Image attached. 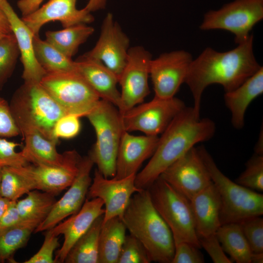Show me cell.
Returning a JSON list of instances; mask_svg holds the SVG:
<instances>
[{
	"label": "cell",
	"mask_w": 263,
	"mask_h": 263,
	"mask_svg": "<svg viewBox=\"0 0 263 263\" xmlns=\"http://www.w3.org/2000/svg\"><path fill=\"white\" fill-rule=\"evenodd\" d=\"M253 36L227 52H219L207 48L188 69L185 83L192 93L195 113L200 115L201 101L204 90L212 84L221 85L225 92L241 85L261 67L253 51Z\"/></svg>",
	"instance_id": "6da1fadb"
},
{
	"label": "cell",
	"mask_w": 263,
	"mask_h": 263,
	"mask_svg": "<svg viewBox=\"0 0 263 263\" xmlns=\"http://www.w3.org/2000/svg\"><path fill=\"white\" fill-rule=\"evenodd\" d=\"M215 129L212 120L201 119L193 107H185L161 133L150 159L136 174V187L148 189L166 169L195 145L210 139Z\"/></svg>",
	"instance_id": "7a4b0ae2"
},
{
	"label": "cell",
	"mask_w": 263,
	"mask_h": 263,
	"mask_svg": "<svg viewBox=\"0 0 263 263\" xmlns=\"http://www.w3.org/2000/svg\"><path fill=\"white\" fill-rule=\"evenodd\" d=\"M121 219L130 234L143 245L151 262L171 263L175 250L173 236L154 207L148 189L132 195Z\"/></svg>",
	"instance_id": "3957f363"
},
{
	"label": "cell",
	"mask_w": 263,
	"mask_h": 263,
	"mask_svg": "<svg viewBox=\"0 0 263 263\" xmlns=\"http://www.w3.org/2000/svg\"><path fill=\"white\" fill-rule=\"evenodd\" d=\"M9 106L20 134L35 131L58 142L53 136L54 126L69 113L39 82H24L14 93Z\"/></svg>",
	"instance_id": "277c9868"
},
{
	"label": "cell",
	"mask_w": 263,
	"mask_h": 263,
	"mask_svg": "<svg viewBox=\"0 0 263 263\" xmlns=\"http://www.w3.org/2000/svg\"><path fill=\"white\" fill-rule=\"evenodd\" d=\"M197 149L220 197L221 225L262 215L263 195L231 181L219 169L203 146Z\"/></svg>",
	"instance_id": "5b68a950"
},
{
	"label": "cell",
	"mask_w": 263,
	"mask_h": 263,
	"mask_svg": "<svg viewBox=\"0 0 263 263\" xmlns=\"http://www.w3.org/2000/svg\"><path fill=\"white\" fill-rule=\"evenodd\" d=\"M94 127L96 141L89 156L105 177H114L121 138L125 132L121 115L113 104L100 99L86 116Z\"/></svg>",
	"instance_id": "8992f818"
},
{
	"label": "cell",
	"mask_w": 263,
	"mask_h": 263,
	"mask_svg": "<svg viewBox=\"0 0 263 263\" xmlns=\"http://www.w3.org/2000/svg\"><path fill=\"white\" fill-rule=\"evenodd\" d=\"M147 189L154 207L170 228L174 244L186 242L201 248L189 200L160 177Z\"/></svg>",
	"instance_id": "52a82bcc"
},
{
	"label": "cell",
	"mask_w": 263,
	"mask_h": 263,
	"mask_svg": "<svg viewBox=\"0 0 263 263\" xmlns=\"http://www.w3.org/2000/svg\"><path fill=\"white\" fill-rule=\"evenodd\" d=\"M40 84L69 114L86 116L100 98L77 71L46 73Z\"/></svg>",
	"instance_id": "ba28073f"
},
{
	"label": "cell",
	"mask_w": 263,
	"mask_h": 263,
	"mask_svg": "<svg viewBox=\"0 0 263 263\" xmlns=\"http://www.w3.org/2000/svg\"><path fill=\"white\" fill-rule=\"evenodd\" d=\"M263 19V0H235L206 13L200 28L228 31L235 35V42L239 44L248 39L249 32Z\"/></svg>",
	"instance_id": "9c48e42d"
},
{
	"label": "cell",
	"mask_w": 263,
	"mask_h": 263,
	"mask_svg": "<svg viewBox=\"0 0 263 263\" xmlns=\"http://www.w3.org/2000/svg\"><path fill=\"white\" fill-rule=\"evenodd\" d=\"M185 107L184 102L175 96L163 98L154 96L150 101L140 103L121 114L124 130L158 136Z\"/></svg>",
	"instance_id": "30bf717a"
},
{
	"label": "cell",
	"mask_w": 263,
	"mask_h": 263,
	"mask_svg": "<svg viewBox=\"0 0 263 263\" xmlns=\"http://www.w3.org/2000/svg\"><path fill=\"white\" fill-rule=\"evenodd\" d=\"M150 53L141 46L130 48L124 67L118 78L121 87V114L142 103L150 94L148 79Z\"/></svg>",
	"instance_id": "8fae6325"
},
{
	"label": "cell",
	"mask_w": 263,
	"mask_h": 263,
	"mask_svg": "<svg viewBox=\"0 0 263 263\" xmlns=\"http://www.w3.org/2000/svg\"><path fill=\"white\" fill-rule=\"evenodd\" d=\"M65 153V160L61 165L28 164L13 168L31 183L34 189L56 195L72 184L82 158L75 150Z\"/></svg>",
	"instance_id": "7c38bea8"
},
{
	"label": "cell",
	"mask_w": 263,
	"mask_h": 263,
	"mask_svg": "<svg viewBox=\"0 0 263 263\" xmlns=\"http://www.w3.org/2000/svg\"><path fill=\"white\" fill-rule=\"evenodd\" d=\"M159 177L189 200L212 182L195 147L169 166Z\"/></svg>",
	"instance_id": "4fadbf2b"
},
{
	"label": "cell",
	"mask_w": 263,
	"mask_h": 263,
	"mask_svg": "<svg viewBox=\"0 0 263 263\" xmlns=\"http://www.w3.org/2000/svg\"><path fill=\"white\" fill-rule=\"evenodd\" d=\"M192 60L191 55L184 50L163 53L155 59L152 58L150 76L154 96L163 98L174 97L185 81Z\"/></svg>",
	"instance_id": "5bb4252c"
},
{
	"label": "cell",
	"mask_w": 263,
	"mask_h": 263,
	"mask_svg": "<svg viewBox=\"0 0 263 263\" xmlns=\"http://www.w3.org/2000/svg\"><path fill=\"white\" fill-rule=\"evenodd\" d=\"M130 39L112 14L107 13L94 46L82 56L101 61L119 78L125 65Z\"/></svg>",
	"instance_id": "9a60e30c"
},
{
	"label": "cell",
	"mask_w": 263,
	"mask_h": 263,
	"mask_svg": "<svg viewBox=\"0 0 263 263\" xmlns=\"http://www.w3.org/2000/svg\"><path fill=\"white\" fill-rule=\"evenodd\" d=\"M136 174L121 179L107 178L95 169L87 196L88 199L99 198L103 201L105 208L102 223L114 217L121 218L132 195L142 190L135 186Z\"/></svg>",
	"instance_id": "2e32d148"
},
{
	"label": "cell",
	"mask_w": 263,
	"mask_h": 263,
	"mask_svg": "<svg viewBox=\"0 0 263 263\" xmlns=\"http://www.w3.org/2000/svg\"><path fill=\"white\" fill-rule=\"evenodd\" d=\"M94 165L89 155L81 158L74 181L61 198L56 200L49 214L36 227L35 233L47 231L79 210L92 183L90 173Z\"/></svg>",
	"instance_id": "e0dca14e"
},
{
	"label": "cell",
	"mask_w": 263,
	"mask_h": 263,
	"mask_svg": "<svg viewBox=\"0 0 263 263\" xmlns=\"http://www.w3.org/2000/svg\"><path fill=\"white\" fill-rule=\"evenodd\" d=\"M103 207L104 203L101 199L87 198L77 212L48 230L57 236L62 235L64 237L63 244L55 254V263L64 262L75 243L87 231L98 217L104 214Z\"/></svg>",
	"instance_id": "ac0fdd59"
},
{
	"label": "cell",
	"mask_w": 263,
	"mask_h": 263,
	"mask_svg": "<svg viewBox=\"0 0 263 263\" xmlns=\"http://www.w3.org/2000/svg\"><path fill=\"white\" fill-rule=\"evenodd\" d=\"M77 0H49L32 13L21 19L34 35H38L46 23L59 21L63 28L92 22L94 18L85 8H76Z\"/></svg>",
	"instance_id": "d6986e66"
},
{
	"label": "cell",
	"mask_w": 263,
	"mask_h": 263,
	"mask_svg": "<svg viewBox=\"0 0 263 263\" xmlns=\"http://www.w3.org/2000/svg\"><path fill=\"white\" fill-rule=\"evenodd\" d=\"M158 140L156 135L136 136L125 131L118 150L114 178L121 179L137 174L142 163L154 153Z\"/></svg>",
	"instance_id": "ffe728a7"
},
{
	"label": "cell",
	"mask_w": 263,
	"mask_h": 263,
	"mask_svg": "<svg viewBox=\"0 0 263 263\" xmlns=\"http://www.w3.org/2000/svg\"><path fill=\"white\" fill-rule=\"evenodd\" d=\"M0 7L8 19L18 43L23 67L22 78L24 82H40L46 72L36 57L33 44L35 35L17 15L7 0H1Z\"/></svg>",
	"instance_id": "44dd1931"
},
{
	"label": "cell",
	"mask_w": 263,
	"mask_h": 263,
	"mask_svg": "<svg viewBox=\"0 0 263 263\" xmlns=\"http://www.w3.org/2000/svg\"><path fill=\"white\" fill-rule=\"evenodd\" d=\"M199 239L215 234L221 225V201L213 182L189 200Z\"/></svg>",
	"instance_id": "7402d4cb"
},
{
	"label": "cell",
	"mask_w": 263,
	"mask_h": 263,
	"mask_svg": "<svg viewBox=\"0 0 263 263\" xmlns=\"http://www.w3.org/2000/svg\"><path fill=\"white\" fill-rule=\"evenodd\" d=\"M76 71L92 87L101 99L118 108L120 93L117 76L101 61L84 56L75 60Z\"/></svg>",
	"instance_id": "603a6c76"
},
{
	"label": "cell",
	"mask_w": 263,
	"mask_h": 263,
	"mask_svg": "<svg viewBox=\"0 0 263 263\" xmlns=\"http://www.w3.org/2000/svg\"><path fill=\"white\" fill-rule=\"evenodd\" d=\"M263 93V67L237 88L225 93V104L231 113V121L235 129L240 130L243 128L248 106Z\"/></svg>",
	"instance_id": "cb8c5ba5"
},
{
	"label": "cell",
	"mask_w": 263,
	"mask_h": 263,
	"mask_svg": "<svg viewBox=\"0 0 263 263\" xmlns=\"http://www.w3.org/2000/svg\"><path fill=\"white\" fill-rule=\"evenodd\" d=\"M25 146L21 151L28 163L34 165H61L66 158L65 151L59 153L56 148L57 142L50 140L37 131L22 134Z\"/></svg>",
	"instance_id": "d4e9b609"
},
{
	"label": "cell",
	"mask_w": 263,
	"mask_h": 263,
	"mask_svg": "<svg viewBox=\"0 0 263 263\" xmlns=\"http://www.w3.org/2000/svg\"><path fill=\"white\" fill-rule=\"evenodd\" d=\"M126 229L119 217L102 223L99 237L98 263H117Z\"/></svg>",
	"instance_id": "484cf974"
},
{
	"label": "cell",
	"mask_w": 263,
	"mask_h": 263,
	"mask_svg": "<svg viewBox=\"0 0 263 263\" xmlns=\"http://www.w3.org/2000/svg\"><path fill=\"white\" fill-rule=\"evenodd\" d=\"M216 235L223 249L237 263H251L252 251L240 224L222 225Z\"/></svg>",
	"instance_id": "4316f807"
},
{
	"label": "cell",
	"mask_w": 263,
	"mask_h": 263,
	"mask_svg": "<svg viewBox=\"0 0 263 263\" xmlns=\"http://www.w3.org/2000/svg\"><path fill=\"white\" fill-rule=\"evenodd\" d=\"M94 32L87 24H79L58 31H48L46 40L69 58L77 53L79 47Z\"/></svg>",
	"instance_id": "83f0119b"
},
{
	"label": "cell",
	"mask_w": 263,
	"mask_h": 263,
	"mask_svg": "<svg viewBox=\"0 0 263 263\" xmlns=\"http://www.w3.org/2000/svg\"><path fill=\"white\" fill-rule=\"evenodd\" d=\"M103 215L98 217L87 231L75 243L64 263H98L99 237Z\"/></svg>",
	"instance_id": "f1b7e54d"
},
{
	"label": "cell",
	"mask_w": 263,
	"mask_h": 263,
	"mask_svg": "<svg viewBox=\"0 0 263 263\" xmlns=\"http://www.w3.org/2000/svg\"><path fill=\"white\" fill-rule=\"evenodd\" d=\"M42 221L38 219L21 220L0 234V263L12 261L14 254L24 246L31 233Z\"/></svg>",
	"instance_id": "f546056e"
},
{
	"label": "cell",
	"mask_w": 263,
	"mask_h": 263,
	"mask_svg": "<svg viewBox=\"0 0 263 263\" xmlns=\"http://www.w3.org/2000/svg\"><path fill=\"white\" fill-rule=\"evenodd\" d=\"M36 59L46 73L76 71L75 61L69 58L39 35L33 38Z\"/></svg>",
	"instance_id": "4dcf8cb0"
},
{
	"label": "cell",
	"mask_w": 263,
	"mask_h": 263,
	"mask_svg": "<svg viewBox=\"0 0 263 263\" xmlns=\"http://www.w3.org/2000/svg\"><path fill=\"white\" fill-rule=\"evenodd\" d=\"M55 195L34 189L23 199L16 201V207L21 220L38 219L42 221L56 201Z\"/></svg>",
	"instance_id": "1f68e13d"
},
{
	"label": "cell",
	"mask_w": 263,
	"mask_h": 263,
	"mask_svg": "<svg viewBox=\"0 0 263 263\" xmlns=\"http://www.w3.org/2000/svg\"><path fill=\"white\" fill-rule=\"evenodd\" d=\"M32 190L34 189L31 183L13 168L2 167L0 182L1 197L10 201H17Z\"/></svg>",
	"instance_id": "d6a6232c"
},
{
	"label": "cell",
	"mask_w": 263,
	"mask_h": 263,
	"mask_svg": "<svg viewBox=\"0 0 263 263\" xmlns=\"http://www.w3.org/2000/svg\"><path fill=\"white\" fill-rule=\"evenodd\" d=\"M19 56V51L13 33L0 39V90L12 75Z\"/></svg>",
	"instance_id": "836d02e7"
},
{
	"label": "cell",
	"mask_w": 263,
	"mask_h": 263,
	"mask_svg": "<svg viewBox=\"0 0 263 263\" xmlns=\"http://www.w3.org/2000/svg\"><path fill=\"white\" fill-rule=\"evenodd\" d=\"M238 184L256 191H263V155L255 154L246 163L245 170L236 179Z\"/></svg>",
	"instance_id": "e575fe53"
},
{
	"label": "cell",
	"mask_w": 263,
	"mask_h": 263,
	"mask_svg": "<svg viewBox=\"0 0 263 263\" xmlns=\"http://www.w3.org/2000/svg\"><path fill=\"white\" fill-rule=\"evenodd\" d=\"M151 261L142 244L131 234L125 237L117 263H150Z\"/></svg>",
	"instance_id": "d590c367"
},
{
	"label": "cell",
	"mask_w": 263,
	"mask_h": 263,
	"mask_svg": "<svg viewBox=\"0 0 263 263\" xmlns=\"http://www.w3.org/2000/svg\"><path fill=\"white\" fill-rule=\"evenodd\" d=\"M252 252H263V219L261 216L246 219L238 223Z\"/></svg>",
	"instance_id": "8d00e7d4"
},
{
	"label": "cell",
	"mask_w": 263,
	"mask_h": 263,
	"mask_svg": "<svg viewBox=\"0 0 263 263\" xmlns=\"http://www.w3.org/2000/svg\"><path fill=\"white\" fill-rule=\"evenodd\" d=\"M20 144L0 137V167L19 168L28 164L21 151L16 148Z\"/></svg>",
	"instance_id": "74e56055"
},
{
	"label": "cell",
	"mask_w": 263,
	"mask_h": 263,
	"mask_svg": "<svg viewBox=\"0 0 263 263\" xmlns=\"http://www.w3.org/2000/svg\"><path fill=\"white\" fill-rule=\"evenodd\" d=\"M80 117L73 114H67L59 118L53 130V138L56 141L59 138L71 139L80 132Z\"/></svg>",
	"instance_id": "f35d334b"
},
{
	"label": "cell",
	"mask_w": 263,
	"mask_h": 263,
	"mask_svg": "<svg viewBox=\"0 0 263 263\" xmlns=\"http://www.w3.org/2000/svg\"><path fill=\"white\" fill-rule=\"evenodd\" d=\"M39 250L24 263H55L54 253L59 246L58 236L47 230Z\"/></svg>",
	"instance_id": "ab89813d"
},
{
	"label": "cell",
	"mask_w": 263,
	"mask_h": 263,
	"mask_svg": "<svg viewBox=\"0 0 263 263\" xmlns=\"http://www.w3.org/2000/svg\"><path fill=\"white\" fill-rule=\"evenodd\" d=\"M199 248L188 242L175 244L171 263H204V258Z\"/></svg>",
	"instance_id": "60d3db41"
},
{
	"label": "cell",
	"mask_w": 263,
	"mask_h": 263,
	"mask_svg": "<svg viewBox=\"0 0 263 263\" xmlns=\"http://www.w3.org/2000/svg\"><path fill=\"white\" fill-rule=\"evenodd\" d=\"M20 134L12 114L9 103L0 97V137L9 138Z\"/></svg>",
	"instance_id": "b9f144b4"
},
{
	"label": "cell",
	"mask_w": 263,
	"mask_h": 263,
	"mask_svg": "<svg viewBox=\"0 0 263 263\" xmlns=\"http://www.w3.org/2000/svg\"><path fill=\"white\" fill-rule=\"evenodd\" d=\"M201 247L208 253L214 263H231L225 255L216 234L199 239Z\"/></svg>",
	"instance_id": "7bdbcfd3"
},
{
	"label": "cell",
	"mask_w": 263,
	"mask_h": 263,
	"mask_svg": "<svg viewBox=\"0 0 263 263\" xmlns=\"http://www.w3.org/2000/svg\"><path fill=\"white\" fill-rule=\"evenodd\" d=\"M21 221L16 201H11L9 207L0 219V234L18 224Z\"/></svg>",
	"instance_id": "ee69618b"
},
{
	"label": "cell",
	"mask_w": 263,
	"mask_h": 263,
	"mask_svg": "<svg viewBox=\"0 0 263 263\" xmlns=\"http://www.w3.org/2000/svg\"><path fill=\"white\" fill-rule=\"evenodd\" d=\"M44 0H19L17 6L22 17L26 16L38 9Z\"/></svg>",
	"instance_id": "f6af8a7d"
},
{
	"label": "cell",
	"mask_w": 263,
	"mask_h": 263,
	"mask_svg": "<svg viewBox=\"0 0 263 263\" xmlns=\"http://www.w3.org/2000/svg\"><path fill=\"white\" fill-rule=\"evenodd\" d=\"M12 33L8 19L0 7V39Z\"/></svg>",
	"instance_id": "bcb514c9"
},
{
	"label": "cell",
	"mask_w": 263,
	"mask_h": 263,
	"mask_svg": "<svg viewBox=\"0 0 263 263\" xmlns=\"http://www.w3.org/2000/svg\"><path fill=\"white\" fill-rule=\"evenodd\" d=\"M108 0H89L84 7L90 12H94L105 9Z\"/></svg>",
	"instance_id": "7dc6e473"
},
{
	"label": "cell",
	"mask_w": 263,
	"mask_h": 263,
	"mask_svg": "<svg viewBox=\"0 0 263 263\" xmlns=\"http://www.w3.org/2000/svg\"><path fill=\"white\" fill-rule=\"evenodd\" d=\"M11 202L0 196V219L9 207Z\"/></svg>",
	"instance_id": "c3c4849f"
},
{
	"label": "cell",
	"mask_w": 263,
	"mask_h": 263,
	"mask_svg": "<svg viewBox=\"0 0 263 263\" xmlns=\"http://www.w3.org/2000/svg\"><path fill=\"white\" fill-rule=\"evenodd\" d=\"M263 263V252L254 253L252 252L251 256V263Z\"/></svg>",
	"instance_id": "681fc988"
},
{
	"label": "cell",
	"mask_w": 263,
	"mask_h": 263,
	"mask_svg": "<svg viewBox=\"0 0 263 263\" xmlns=\"http://www.w3.org/2000/svg\"><path fill=\"white\" fill-rule=\"evenodd\" d=\"M1 169H2V167H0V179H1Z\"/></svg>",
	"instance_id": "f907efd6"
},
{
	"label": "cell",
	"mask_w": 263,
	"mask_h": 263,
	"mask_svg": "<svg viewBox=\"0 0 263 263\" xmlns=\"http://www.w3.org/2000/svg\"><path fill=\"white\" fill-rule=\"evenodd\" d=\"M1 1V0H0V3Z\"/></svg>",
	"instance_id": "816d5d0a"
}]
</instances>
